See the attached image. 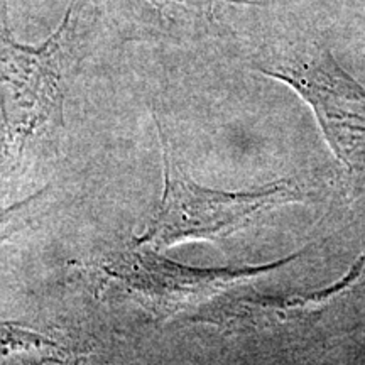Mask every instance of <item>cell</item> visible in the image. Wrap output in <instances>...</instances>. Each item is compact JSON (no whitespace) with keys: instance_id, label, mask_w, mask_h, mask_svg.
I'll list each match as a JSON object with an SVG mask.
<instances>
[{"instance_id":"2","label":"cell","mask_w":365,"mask_h":365,"mask_svg":"<svg viewBox=\"0 0 365 365\" xmlns=\"http://www.w3.org/2000/svg\"><path fill=\"white\" fill-rule=\"evenodd\" d=\"M156 120L163 148L164 191L156 215L144 235L137 237L149 249H168L186 240H218L244 228L255 215L301 200L296 181L281 180L252 191H220L200 186L182 171Z\"/></svg>"},{"instance_id":"1","label":"cell","mask_w":365,"mask_h":365,"mask_svg":"<svg viewBox=\"0 0 365 365\" xmlns=\"http://www.w3.org/2000/svg\"><path fill=\"white\" fill-rule=\"evenodd\" d=\"M255 70L282 81L307 102L327 143L355 175H365V86L339 65L322 41L287 36L262 46Z\"/></svg>"},{"instance_id":"3","label":"cell","mask_w":365,"mask_h":365,"mask_svg":"<svg viewBox=\"0 0 365 365\" xmlns=\"http://www.w3.org/2000/svg\"><path fill=\"white\" fill-rule=\"evenodd\" d=\"M75 4L58 29L39 46L17 43L0 22V122L6 148L21 156L33 137L65 120L63 59Z\"/></svg>"},{"instance_id":"4","label":"cell","mask_w":365,"mask_h":365,"mask_svg":"<svg viewBox=\"0 0 365 365\" xmlns=\"http://www.w3.org/2000/svg\"><path fill=\"white\" fill-rule=\"evenodd\" d=\"M68 350L31 328L0 323V365L61 364Z\"/></svg>"},{"instance_id":"6","label":"cell","mask_w":365,"mask_h":365,"mask_svg":"<svg viewBox=\"0 0 365 365\" xmlns=\"http://www.w3.org/2000/svg\"><path fill=\"white\" fill-rule=\"evenodd\" d=\"M44 196V191H39L29 198L22 200V202L12 205L6 210L0 212V242H4L9 235L12 234L14 228H17L21 225V222L29 215V210L33 205L41 200Z\"/></svg>"},{"instance_id":"5","label":"cell","mask_w":365,"mask_h":365,"mask_svg":"<svg viewBox=\"0 0 365 365\" xmlns=\"http://www.w3.org/2000/svg\"><path fill=\"white\" fill-rule=\"evenodd\" d=\"M144 6L156 14L161 22L181 26H212L217 19V9L222 4L255 6L250 0H143Z\"/></svg>"}]
</instances>
